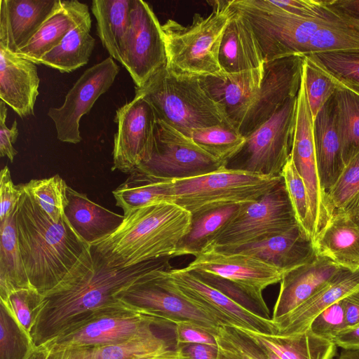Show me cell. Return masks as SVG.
<instances>
[{
	"instance_id": "obj_1",
	"label": "cell",
	"mask_w": 359,
	"mask_h": 359,
	"mask_svg": "<svg viewBox=\"0 0 359 359\" xmlns=\"http://www.w3.org/2000/svg\"><path fill=\"white\" fill-rule=\"evenodd\" d=\"M166 258L113 267L91 247L52 290L41 294L33 309L32 337L36 346L86 323L127 306L119 295Z\"/></svg>"
},
{
	"instance_id": "obj_2",
	"label": "cell",
	"mask_w": 359,
	"mask_h": 359,
	"mask_svg": "<svg viewBox=\"0 0 359 359\" xmlns=\"http://www.w3.org/2000/svg\"><path fill=\"white\" fill-rule=\"evenodd\" d=\"M230 6L250 23L265 62L293 55L359 49V25L337 15L304 18L266 0H231Z\"/></svg>"
},
{
	"instance_id": "obj_3",
	"label": "cell",
	"mask_w": 359,
	"mask_h": 359,
	"mask_svg": "<svg viewBox=\"0 0 359 359\" xmlns=\"http://www.w3.org/2000/svg\"><path fill=\"white\" fill-rule=\"evenodd\" d=\"M16 212L20 250L32 287L41 294L55 287L90 247L65 215L54 222L20 184Z\"/></svg>"
},
{
	"instance_id": "obj_4",
	"label": "cell",
	"mask_w": 359,
	"mask_h": 359,
	"mask_svg": "<svg viewBox=\"0 0 359 359\" xmlns=\"http://www.w3.org/2000/svg\"><path fill=\"white\" fill-rule=\"evenodd\" d=\"M123 216L115 231L90 244L113 267H129L174 257L192 222L189 212L166 201L134 209Z\"/></svg>"
},
{
	"instance_id": "obj_5",
	"label": "cell",
	"mask_w": 359,
	"mask_h": 359,
	"mask_svg": "<svg viewBox=\"0 0 359 359\" xmlns=\"http://www.w3.org/2000/svg\"><path fill=\"white\" fill-rule=\"evenodd\" d=\"M135 96L151 105L157 120L180 132L229 123L199 76L179 74L167 67L135 87Z\"/></svg>"
},
{
	"instance_id": "obj_6",
	"label": "cell",
	"mask_w": 359,
	"mask_h": 359,
	"mask_svg": "<svg viewBox=\"0 0 359 359\" xmlns=\"http://www.w3.org/2000/svg\"><path fill=\"white\" fill-rule=\"evenodd\" d=\"M208 2L212 7V12L205 17L196 13L188 26L171 19L162 25L167 67L177 74L206 76L222 72L219 50L233 11L230 1Z\"/></svg>"
},
{
	"instance_id": "obj_7",
	"label": "cell",
	"mask_w": 359,
	"mask_h": 359,
	"mask_svg": "<svg viewBox=\"0 0 359 359\" xmlns=\"http://www.w3.org/2000/svg\"><path fill=\"white\" fill-rule=\"evenodd\" d=\"M283 176L222 168L205 175L172 180L173 203L192 217L215 209L254 202L272 190Z\"/></svg>"
},
{
	"instance_id": "obj_8",
	"label": "cell",
	"mask_w": 359,
	"mask_h": 359,
	"mask_svg": "<svg viewBox=\"0 0 359 359\" xmlns=\"http://www.w3.org/2000/svg\"><path fill=\"white\" fill-rule=\"evenodd\" d=\"M298 224L283 178L258 200L240 205L204 249L225 250L245 245L285 233Z\"/></svg>"
},
{
	"instance_id": "obj_9",
	"label": "cell",
	"mask_w": 359,
	"mask_h": 359,
	"mask_svg": "<svg viewBox=\"0 0 359 359\" xmlns=\"http://www.w3.org/2000/svg\"><path fill=\"white\" fill-rule=\"evenodd\" d=\"M170 257L142 275L119 297L142 309L158 320L154 327L171 326L180 321L195 324L215 335L219 323L185 298L166 274Z\"/></svg>"
},
{
	"instance_id": "obj_10",
	"label": "cell",
	"mask_w": 359,
	"mask_h": 359,
	"mask_svg": "<svg viewBox=\"0 0 359 359\" xmlns=\"http://www.w3.org/2000/svg\"><path fill=\"white\" fill-rule=\"evenodd\" d=\"M297 96L288 99L266 122L245 137L240 152L227 164L255 174L279 176L290 156Z\"/></svg>"
},
{
	"instance_id": "obj_11",
	"label": "cell",
	"mask_w": 359,
	"mask_h": 359,
	"mask_svg": "<svg viewBox=\"0 0 359 359\" xmlns=\"http://www.w3.org/2000/svg\"><path fill=\"white\" fill-rule=\"evenodd\" d=\"M226 165L198 147L189 137L156 120L154 143L149 161L137 169L161 180L196 177Z\"/></svg>"
},
{
	"instance_id": "obj_12",
	"label": "cell",
	"mask_w": 359,
	"mask_h": 359,
	"mask_svg": "<svg viewBox=\"0 0 359 359\" xmlns=\"http://www.w3.org/2000/svg\"><path fill=\"white\" fill-rule=\"evenodd\" d=\"M121 65L137 88L168 65L162 25L151 7L142 0L130 1Z\"/></svg>"
},
{
	"instance_id": "obj_13",
	"label": "cell",
	"mask_w": 359,
	"mask_h": 359,
	"mask_svg": "<svg viewBox=\"0 0 359 359\" xmlns=\"http://www.w3.org/2000/svg\"><path fill=\"white\" fill-rule=\"evenodd\" d=\"M157 323L154 317L129 303L123 309L99 316L38 347L53 354L118 344L153 329Z\"/></svg>"
},
{
	"instance_id": "obj_14",
	"label": "cell",
	"mask_w": 359,
	"mask_h": 359,
	"mask_svg": "<svg viewBox=\"0 0 359 359\" xmlns=\"http://www.w3.org/2000/svg\"><path fill=\"white\" fill-rule=\"evenodd\" d=\"M119 67L110 56L87 69L77 79L60 107L50 108L48 116L55 124L57 139L71 144L80 142L82 116L114 83Z\"/></svg>"
},
{
	"instance_id": "obj_15",
	"label": "cell",
	"mask_w": 359,
	"mask_h": 359,
	"mask_svg": "<svg viewBox=\"0 0 359 359\" xmlns=\"http://www.w3.org/2000/svg\"><path fill=\"white\" fill-rule=\"evenodd\" d=\"M290 158L306 187L311 211L313 239L331 218L327 195L323 189L317 167L313 118L307 97L303 76L297 94L296 122Z\"/></svg>"
},
{
	"instance_id": "obj_16",
	"label": "cell",
	"mask_w": 359,
	"mask_h": 359,
	"mask_svg": "<svg viewBox=\"0 0 359 359\" xmlns=\"http://www.w3.org/2000/svg\"><path fill=\"white\" fill-rule=\"evenodd\" d=\"M114 120L111 170L130 174L151 156L156 116L149 102L135 96L116 110Z\"/></svg>"
},
{
	"instance_id": "obj_17",
	"label": "cell",
	"mask_w": 359,
	"mask_h": 359,
	"mask_svg": "<svg viewBox=\"0 0 359 359\" xmlns=\"http://www.w3.org/2000/svg\"><path fill=\"white\" fill-rule=\"evenodd\" d=\"M178 291L221 325L240 327L267 334H276L271 319L259 316L235 303L220 291L205 283L192 272L183 269L166 270Z\"/></svg>"
},
{
	"instance_id": "obj_18",
	"label": "cell",
	"mask_w": 359,
	"mask_h": 359,
	"mask_svg": "<svg viewBox=\"0 0 359 359\" xmlns=\"http://www.w3.org/2000/svg\"><path fill=\"white\" fill-rule=\"evenodd\" d=\"M304 57L293 55L264 63L259 90L239 128L245 137L269 120L290 98L297 96Z\"/></svg>"
},
{
	"instance_id": "obj_19",
	"label": "cell",
	"mask_w": 359,
	"mask_h": 359,
	"mask_svg": "<svg viewBox=\"0 0 359 359\" xmlns=\"http://www.w3.org/2000/svg\"><path fill=\"white\" fill-rule=\"evenodd\" d=\"M184 269L188 271H204L224 278L241 286L263 304H266L262 295L264 290L280 283L285 273L256 257L212 248L204 249Z\"/></svg>"
},
{
	"instance_id": "obj_20",
	"label": "cell",
	"mask_w": 359,
	"mask_h": 359,
	"mask_svg": "<svg viewBox=\"0 0 359 359\" xmlns=\"http://www.w3.org/2000/svg\"><path fill=\"white\" fill-rule=\"evenodd\" d=\"M264 76L261 68L236 73L219 72L199 76L205 90L222 109L228 122L238 128L259 90Z\"/></svg>"
},
{
	"instance_id": "obj_21",
	"label": "cell",
	"mask_w": 359,
	"mask_h": 359,
	"mask_svg": "<svg viewBox=\"0 0 359 359\" xmlns=\"http://www.w3.org/2000/svg\"><path fill=\"white\" fill-rule=\"evenodd\" d=\"M61 5V0H1L0 46L16 53Z\"/></svg>"
},
{
	"instance_id": "obj_22",
	"label": "cell",
	"mask_w": 359,
	"mask_h": 359,
	"mask_svg": "<svg viewBox=\"0 0 359 359\" xmlns=\"http://www.w3.org/2000/svg\"><path fill=\"white\" fill-rule=\"evenodd\" d=\"M217 250L250 255L271 264L285 273L311 262L317 256L313 239L299 224L285 233L262 241L233 248Z\"/></svg>"
},
{
	"instance_id": "obj_23",
	"label": "cell",
	"mask_w": 359,
	"mask_h": 359,
	"mask_svg": "<svg viewBox=\"0 0 359 359\" xmlns=\"http://www.w3.org/2000/svg\"><path fill=\"white\" fill-rule=\"evenodd\" d=\"M341 269L317 255L311 262L284 273L271 320L277 322L323 287Z\"/></svg>"
},
{
	"instance_id": "obj_24",
	"label": "cell",
	"mask_w": 359,
	"mask_h": 359,
	"mask_svg": "<svg viewBox=\"0 0 359 359\" xmlns=\"http://www.w3.org/2000/svg\"><path fill=\"white\" fill-rule=\"evenodd\" d=\"M39 82L35 63L0 46V98L21 118L34 114Z\"/></svg>"
},
{
	"instance_id": "obj_25",
	"label": "cell",
	"mask_w": 359,
	"mask_h": 359,
	"mask_svg": "<svg viewBox=\"0 0 359 359\" xmlns=\"http://www.w3.org/2000/svg\"><path fill=\"white\" fill-rule=\"evenodd\" d=\"M357 290H359V269L352 271L341 268L323 287L274 323L276 334L292 335L307 331L312 321L323 310Z\"/></svg>"
},
{
	"instance_id": "obj_26",
	"label": "cell",
	"mask_w": 359,
	"mask_h": 359,
	"mask_svg": "<svg viewBox=\"0 0 359 359\" xmlns=\"http://www.w3.org/2000/svg\"><path fill=\"white\" fill-rule=\"evenodd\" d=\"M313 137L319 178L327 193L345 168L337 125L334 94L313 118Z\"/></svg>"
},
{
	"instance_id": "obj_27",
	"label": "cell",
	"mask_w": 359,
	"mask_h": 359,
	"mask_svg": "<svg viewBox=\"0 0 359 359\" xmlns=\"http://www.w3.org/2000/svg\"><path fill=\"white\" fill-rule=\"evenodd\" d=\"M233 11L219 50L222 72L236 73L262 67L265 61L252 27L241 13Z\"/></svg>"
},
{
	"instance_id": "obj_28",
	"label": "cell",
	"mask_w": 359,
	"mask_h": 359,
	"mask_svg": "<svg viewBox=\"0 0 359 359\" xmlns=\"http://www.w3.org/2000/svg\"><path fill=\"white\" fill-rule=\"evenodd\" d=\"M313 246L317 255L341 268L352 271L359 269V229L339 210L316 235Z\"/></svg>"
},
{
	"instance_id": "obj_29",
	"label": "cell",
	"mask_w": 359,
	"mask_h": 359,
	"mask_svg": "<svg viewBox=\"0 0 359 359\" xmlns=\"http://www.w3.org/2000/svg\"><path fill=\"white\" fill-rule=\"evenodd\" d=\"M67 194L68 204L65 215L78 234L90 245L112 233L124 219L123 215L95 203L86 194L69 186Z\"/></svg>"
},
{
	"instance_id": "obj_30",
	"label": "cell",
	"mask_w": 359,
	"mask_h": 359,
	"mask_svg": "<svg viewBox=\"0 0 359 359\" xmlns=\"http://www.w3.org/2000/svg\"><path fill=\"white\" fill-rule=\"evenodd\" d=\"M61 1V7L15 53L16 55L38 65L39 60L56 47L72 29L90 17L87 4L76 0Z\"/></svg>"
},
{
	"instance_id": "obj_31",
	"label": "cell",
	"mask_w": 359,
	"mask_h": 359,
	"mask_svg": "<svg viewBox=\"0 0 359 359\" xmlns=\"http://www.w3.org/2000/svg\"><path fill=\"white\" fill-rule=\"evenodd\" d=\"M171 348L153 329L126 341L48 354L47 359H150Z\"/></svg>"
},
{
	"instance_id": "obj_32",
	"label": "cell",
	"mask_w": 359,
	"mask_h": 359,
	"mask_svg": "<svg viewBox=\"0 0 359 359\" xmlns=\"http://www.w3.org/2000/svg\"><path fill=\"white\" fill-rule=\"evenodd\" d=\"M240 328V327H239ZM280 359H334L337 346L307 331L292 335L267 334L241 328Z\"/></svg>"
},
{
	"instance_id": "obj_33",
	"label": "cell",
	"mask_w": 359,
	"mask_h": 359,
	"mask_svg": "<svg viewBox=\"0 0 359 359\" xmlns=\"http://www.w3.org/2000/svg\"><path fill=\"white\" fill-rule=\"evenodd\" d=\"M130 1L93 0L91 4L97 34L110 57L121 64L130 24Z\"/></svg>"
},
{
	"instance_id": "obj_34",
	"label": "cell",
	"mask_w": 359,
	"mask_h": 359,
	"mask_svg": "<svg viewBox=\"0 0 359 359\" xmlns=\"http://www.w3.org/2000/svg\"><path fill=\"white\" fill-rule=\"evenodd\" d=\"M116 206L123 215L158 202L173 203L172 180H161L135 170L126 180L112 191Z\"/></svg>"
},
{
	"instance_id": "obj_35",
	"label": "cell",
	"mask_w": 359,
	"mask_h": 359,
	"mask_svg": "<svg viewBox=\"0 0 359 359\" xmlns=\"http://www.w3.org/2000/svg\"><path fill=\"white\" fill-rule=\"evenodd\" d=\"M90 28L91 18L88 17L72 29L56 47L45 54L38 65H44L62 73H70L86 65L95 44Z\"/></svg>"
},
{
	"instance_id": "obj_36",
	"label": "cell",
	"mask_w": 359,
	"mask_h": 359,
	"mask_svg": "<svg viewBox=\"0 0 359 359\" xmlns=\"http://www.w3.org/2000/svg\"><path fill=\"white\" fill-rule=\"evenodd\" d=\"M17 208L0 222V296L18 289L33 288L20 250L16 228Z\"/></svg>"
},
{
	"instance_id": "obj_37",
	"label": "cell",
	"mask_w": 359,
	"mask_h": 359,
	"mask_svg": "<svg viewBox=\"0 0 359 359\" xmlns=\"http://www.w3.org/2000/svg\"><path fill=\"white\" fill-rule=\"evenodd\" d=\"M240 205H229L192 217L190 231L180 243L174 257L200 253L236 213Z\"/></svg>"
},
{
	"instance_id": "obj_38",
	"label": "cell",
	"mask_w": 359,
	"mask_h": 359,
	"mask_svg": "<svg viewBox=\"0 0 359 359\" xmlns=\"http://www.w3.org/2000/svg\"><path fill=\"white\" fill-rule=\"evenodd\" d=\"M226 166L240 152L245 137L229 123L181 132Z\"/></svg>"
},
{
	"instance_id": "obj_39",
	"label": "cell",
	"mask_w": 359,
	"mask_h": 359,
	"mask_svg": "<svg viewBox=\"0 0 359 359\" xmlns=\"http://www.w3.org/2000/svg\"><path fill=\"white\" fill-rule=\"evenodd\" d=\"M337 125L345 165L359 152V95L339 86L334 93Z\"/></svg>"
},
{
	"instance_id": "obj_40",
	"label": "cell",
	"mask_w": 359,
	"mask_h": 359,
	"mask_svg": "<svg viewBox=\"0 0 359 359\" xmlns=\"http://www.w3.org/2000/svg\"><path fill=\"white\" fill-rule=\"evenodd\" d=\"M303 56L340 86L359 95V49L309 53Z\"/></svg>"
},
{
	"instance_id": "obj_41",
	"label": "cell",
	"mask_w": 359,
	"mask_h": 359,
	"mask_svg": "<svg viewBox=\"0 0 359 359\" xmlns=\"http://www.w3.org/2000/svg\"><path fill=\"white\" fill-rule=\"evenodd\" d=\"M32 196L37 204L54 222H57L65 215L68 204L67 187L58 175L49 178L32 180L20 184Z\"/></svg>"
},
{
	"instance_id": "obj_42",
	"label": "cell",
	"mask_w": 359,
	"mask_h": 359,
	"mask_svg": "<svg viewBox=\"0 0 359 359\" xmlns=\"http://www.w3.org/2000/svg\"><path fill=\"white\" fill-rule=\"evenodd\" d=\"M215 337L216 359H266L262 346L241 328L221 325Z\"/></svg>"
},
{
	"instance_id": "obj_43",
	"label": "cell",
	"mask_w": 359,
	"mask_h": 359,
	"mask_svg": "<svg viewBox=\"0 0 359 359\" xmlns=\"http://www.w3.org/2000/svg\"><path fill=\"white\" fill-rule=\"evenodd\" d=\"M302 76L309 108L314 118L339 85L329 75L304 57Z\"/></svg>"
},
{
	"instance_id": "obj_44",
	"label": "cell",
	"mask_w": 359,
	"mask_h": 359,
	"mask_svg": "<svg viewBox=\"0 0 359 359\" xmlns=\"http://www.w3.org/2000/svg\"><path fill=\"white\" fill-rule=\"evenodd\" d=\"M36 347L13 318L0 306V359H26Z\"/></svg>"
},
{
	"instance_id": "obj_45",
	"label": "cell",
	"mask_w": 359,
	"mask_h": 359,
	"mask_svg": "<svg viewBox=\"0 0 359 359\" xmlns=\"http://www.w3.org/2000/svg\"><path fill=\"white\" fill-rule=\"evenodd\" d=\"M283 176L297 220L301 227L313 239L309 196L305 184L296 170L290 156L283 168Z\"/></svg>"
},
{
	"instance_id": "obj_46",
	"label": "cell",
	"mask_w": 359,
	"mask_h": 359,
	"mask_svg": "<svg viewBox=\"0 0 359 359\" xmlns=\"http://www.w3.org/2000/svg\"><path fill=\"white\" fill-rule=\"evenodd\" d=\"M41 294L35 289L23 288L0 296V306L4 309L22 332L32 340L33 309Z\"/></svg>"
},
{
	"instance_id": "obj_47",
	"label": "cell",
	"mask_w": 359,
	"mask_h": 359,
	"mask_svg": "<svg viewBox=\"0 0 359 359\" xmlns=\"http://www.w3.org/2000/svg\"><path fill=\"white\" fill-rule=\"evenodd\" d=\"M191 272L246 310L264 318L271 319L267 305L258 302L238 285L213 273L200 271Z\"/></svg>"
},
{
	"instance_id": "obj_48",
	"label": "cell",
	"mask_w": 359,
	"mask_h": 359,
	"mask_svg": "<svg viewBox=\"0 0 359 359\" xmlns=\"http://www.w3.org/2000/svg\"><path fill=\"white\" fill-rule=\"evenodd\" d=\"M359 191V152L345 165L334 186L326 193L331 215Z\"/></svg>"
},
{
	"instance_id": "obj_49",
	"label": "cell",
	"mask_w": 359,
	"mask_h": 359,
	"mask_svg": "<svg viewBox=\"0 0 359 359\" xmlns=\"http://www.w3.org/2000/svg\"><path fill=\"white\" fill-rule=\"evenodd\" d=\"M346 327L344 311L340 300L318 314L309 330L318 337L333 342L334 339Z\"/></svg>"
},
{
	"instance_id": "obj_50",
	"label": "cell",
	"mask_w": 359,
	"mask_h": 359,
	"mask_svg": "<svg viewBox=\"0 0 359 359\" xmlns=\"http://www.w3.org/2000/svg\"><path fill=\"white\" fill-rule=\"evenodd\" d=\"M266 2L281 11L304 18L329 19L337 15L328 8L325 1L317 0H281Z\"/></svg>"
},
{
	"instance_id": "obj_51",
	"label": "cell",
	"mask_w": 359,
	"mask_h": 359,
	"mask_svg": "<svg viewBox=\"0 0 359 359\" xmlns=\"http://www.w3.org/2000/svg\"><path fill=\"white\" fill-rule=\"evenodd\" d=\"M22 194L21 187L13 184L8 166L4 167L0 172V222L16 210Z\"/></svg>"
},
{
	"instance_id": "obj_52",
	"label": "cell",
	"mask_w": 359,
	"mask_h": 359,
	"mask_svg": "<svg viewBox=\"0 0 359 359\" xmlns=\"http://www.w3.org/2000/svg\"><path fill=\"white\" fill-rule=\"evenodd\" d=\"M171 326L175 333L176 344H203L217 346L215 335L195 324L180 321Z\"/></svg>"
},
{
	"instance_id": "obj_53",
	"label": "cell",
	"mask_w": 359,
	"mask_h": 359,
	"mask_svg": "<svg viewBox=\"0 0 359 359\" xmlns=\"http://www.w3.org/2000/svg\"><path fill=\"white\" fill-rule=\"evenodd\" d=\"M6 104L4 102L0 101V156H6L13 162L18 154L13 144L16 142L19 133L15 119L11 128H8L6 124L8 111Z\"/></svg>"
},
{
	"instance_id": "obj_54",
	"label": "cell",
	"mask_w": 359,
	"mask_h": 359,
	"mask_svg": "<svg viewBox=\"0 0 359 359\" xmlns=\"http://www.w3.org/2000/svg\"><path fill=\"white\" fill-rule=\"evenodd\" d=\"M176 350L180 359H216L217 346L203 344H176Z\"/></svg>"
},
{
	"instance_id": "obj_55",
	"label": "cell",
	"mask_w": 359,
	"mask_h": 359,
	"mask_svg": "<svg viewBox=\"0 0 359 359\" xmlns=\"http://www.w3.org/2000/svg\"><path fill=\"white\" fill-rule=\"evenodd\" d=\"M325 4L337 15L359 25V0H331Z\"/></svg>"
},
{
	"instance_id": "obj_56",
	"label": "cell",
	"mask_w": 359,
	"mask_h": 359,
	"mask_svg": "<svg viewBox=\"0 0 359 359\" xmlns=\"http://www.w3.org/2000/svg\"><path fill=\"white\" fill-rule=\"evenodd\" d=\"M333 343L344 350L359 351V323L344 328L334 339Z\"/></svg>"
},
{
	"instance_id": "obj_57",
	"label": "cell",
	"mask_w": 359,
	"mask_h": 359,
	"mask_svg": "<svg viewBox=\"0 0 359 359\" xmlns=\"http://www.w3.org/2000/svg\"><path fill=\"white\" fill-rule=\"evenodd\" d=\"M347 327L359 323V290L341 299Z\"/></svg>"
},
{
	"instance_id": "obj_58",
	"label": "cell",
	"mask_w": 359,
	"mask_h": 359,
	"mask_svg": "<svg viewBox=\"0 0 359 359\" xmlns=\"http://www.w3.org/2000/svg\"><path fill=\"white\" fill-rule=\"evenodd\" d=\"M338 210L344 212L359 229V191Z\"/></svg>"
},
{
	"instance_id": "obj_59",
	"label": "cell",
	"mask_w": 359,
	"mask_h": 359,
	"mask_svg": "<svg viewBox=\"0 0 359 359\" xmlns=\"http://www.w3.org/2000/svg\"><path fill=\"white\" fill-rule=\"evenodd\" d=\"M150 359H180V357L175 348H171Z\"/></svg>"
},
{
	"instance_id": "obj_60",
	"label": "cell",
	"mask_w": 359,
	"mask_h": 359,
	"mask_svg": "<svg viewBox=\"0 0 359 359\" xmlns=\"http://www.w3.org/2000/svg\"><path fill=\"white\" fill-rule=\"evenodd\" d=\"M48 353L36 346L34 351L26 359H47Z\"/></svg>"
},
{
	"instance_id": "obj_61",
	"label": "cell",
	"mask_w": 359,
	"mask_h": 359,
	"mask_svg": "<svg viewBox=\"0 0 359 359\" xmlns=\"http://www.w3.org/2000/svg\"><path fill=\"white\" fill-rule=\"evenodd\" d=\"M337 359H359V351L343 349Z\"/></svg>"
},
{
	"instance_id": "obj_62",
	"label": "cell",
	"mask_w": 359,
	"mask_h": 359,
	"mask_svg": "<svg viewBox=\"0 0 359 359\" xmlns=\"http://www.w3.org/2000/svg\"><path fill=\"white\" fill-rule=\"evenodd\" d=\"M255 340V339H254ZM258 343V342H257ZM262 348H263V350H264V354H265V357H266V359H280L278 355H276L273 351H271V350L268 349L267 348H266L265 346H262V344H260Z\"/></svg>"
}]
</instances>
